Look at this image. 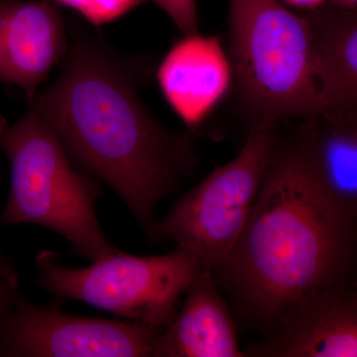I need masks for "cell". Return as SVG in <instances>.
<instances>
[{"label": "cell", "instance_id": "obj_1", "mask_svg": "<svg viewBox=\"0 0 357 357\" xmlns=\"http://www.w3.org/2000/svg\"><path fill=\"white\" fill-rule=\"evenodd\" d=\"M211 272L261 340L301 303L357 285V204L325 184L301 137L277 138L248 222Z\"/></svg>", "mask_w": 357, "mask_h": 357}, {"label": "cell", "instance_id": "obj_2", "mask_svg": "<svg viewBox=\"0 0 357 357\" xmlns=\"http://www.w3.org/2000/svg\"><path fill=\"white\" fill-rule=\"evenodd\" d=\"M98 41L74 42L62 74L28 100L84 173L103 181L156 243L155 211L197 165L191 138L149 114L119 59Z\"/></svg>", "mask_w": 357, "mask_h": 357}, {"label": "cell", "instance_id": "obj_3", "mask_svg": "<svg viewBox=\"0 0 357 357\" xmlns=\"http://www.w3.org/2000/svg\"><path fill=\"white\" fill-rule=\"evenodd\" d=\"M11 167V185L0 225H34L64 237L73 252L96 262L121 249L105 236L96 213L98 178L68 156L51 126L29 109L0 134Z\"/></svg>", "mask_w": 357, "mask_h": 357}, {"label": "cell", "instance_id": "obj_4", "mask_svg": "<svg viewBox=\"0 0 357 357\" xmlns=\"http://www.w3.org/2000/svg\"><path fill=\"white\" fill-rule=\"evenodd\" d=\"M230 60L255 121L321 114L316 32L282 0H229Z\"/></svg>", "mask_w": 357, "mask_h": 357}, {"label": "cell", "instance_id": "obj_5", "mask_svg": "<svg viewBox=\"0 0 357 357\" xmlns=\"http://www.w3.org/2000/svg\"><path fill=\"white\" fill-rule=\"evenodd\" d=\"M35 267L38 283L58 300L79 301L128 321L166 328L180 298L206 268L191 253L129 255L123 251L86 268L66 267L57 253L42 250Z\"/></svg>", "mask_w": 357, "mask_h": 357}, {"label": "cell", "instance_id": "obj_6", "mask_svg": "<svg viewBox=\"0 0 357 357\" xmlns=\"http://www.w3.org/2000/svg\"><path fill=\"white\" fill-rule=\"evenodd\" d=\"M275 122L255 121L239 153L215 169L158 220L156 243L170 241L213 270L227 257L259 194L277 136Z\"/></svg>", "mask_w": 357, "mask_h": 357}, {"label": "cell", "instance_id": "obj_7", "mask_svg": "<svg viewBox=\"0 0 357 357\" xmlns=\"http://www.w3.org/2000/svg\"><path fill=\"white\" fill-rule=\"evenodd\" d=\"M164 328L84 318L18 296L0 328V357H154Z\"/></svg>", "mask_w": 357, "mask_h": 357}, {"label": "cell", "instance_id": "obj_8", "mask_svg": "<svg viewBox=\"0 0 357 357\" xmlns=\"http://www.w3.org/2000/svg\"><path fill=\"white\" fill-rule=\"evenodd\" d=\"M246 357H357V285L305 301Z\"/></svg>", "mask_w": 357, "mask_h": 357}, {"label": "cell", "instance_id": "obj_9", "mask_svg": "<svg viewBox=\"0 0 357 357\" xmlns=\"http://www.w3.org/2000/svg\"><path fill=\"white\" fill-rule=\"evenodd\" d=\"M67 53L64 21L51 1L0 0V81L29 100Z\"/></svg>", "mask_w": 357, "mask_h": 357}, {"label": "cell", "instance_id": "obj_10", "mask_svg": "<svg viewBox=\"0 0 357 357\" xmlns=\"http://www.w3.org/2000/svg\"><path fill=\"white\" fill-rule=\"evenodd\" d=\"M157 79L174 112L185 126L196 129L229 95L234 72L218 37L198 32L174 45Z\"/></svg>", "mask_w": 357, "mask_h": 357}, {"label": "cell", "instance_id": "obj_11", "mask_svg": "<svg viewBox=\"0 0 357 357\" xmlns=\"http://www.w3.org/2000/svg\"><path fill=\"white\" fill-rule=\"evenodd\" d=\"M184 296L154 357H246L237 338L236 317L211 270H204Z\"/></svg>", "mask_w": 357, "mask_h": 357}, {"label": "cell", "instance_id": "obj_12", "mask_svg": "<svg viewBox=\"0 0 357 357\" xmlns=\"http://www.w3.org/2000/svg\"><path fill=\"white\" fill-rule=\"evenodd\" d=\"M321 115L357 112V11L331 6L312 11Z\"/></svg>", "mask_w": 357, "mask_h": 357}, {"label": "cell", "instance_id": "obj_13", "mask_svg": "<svg viewBox=\"0 0 357 357\" xmlns=\"http://www.w3.org/2000/svg\"><path fill=\"white\" fill-rule=\"evenodd\" d=\"M319 177L340 198L357 204V142L326 122L301 136Z\"/></svg>", "mask_w": 357, "mask_h": 357}, {"label": "cell", "instance_id": "obj_14", "mask_svg": "<svg viewBox=\"0 0 357 357\" xmlns=\"http://www.w3.org/2000/svg\"><path fill=\"white\" fill-rule=\"evenodd\" d=\"M54 1L74 9L93 25L100 26L117 20L147 0H54Z\"/></svg>", "mask_w": 357, "mask_h": 357}, {"label": "cell", "instance_id": "obj_15", "mask_svg": "<svg viewBox=\"0 0 357 357\" xmlns=\"http://www.w3.org/2000/svg\"><path fill=\"white\" fill-rule=\"evenodd\" d=\"M185 35L199 32L196 0H153Z\"/></svg>", "mask_w": 357, "mask_h": 357}, {"label": "cell", "instance_id": "obj_16", "mask_svg": "<svg viewBox=\"0 0 357 357\" xmlns=\"http://www.w3.org/2000/svg\"><path fill=\"white\" fill-rule=\"evenodd\" d=\"M20 295L17 272L8 258L0 252V328L13 311Z\"/></svg>", "mask_w": 357, "mask_h": 357}, {"label": "cell", "instance_id": "obj_17", "mask_svg": "<svg viewBox=\"0 0 357 357\" xmlns=\"http://www.w3.org/2000/svg\"><path fill=\"white\" fill-rule=\"evenodd\" d=\"M323 116L326 122L342 129L357 142V112H333Z\"/></svg>", "mask_w": 357, "mask_h": 357}, {"label": "cell", "instance_id": "obj_18", "mask_svg": "<svg viewBox=\"0 0 357 357\" xmlns=\"http://www.w3.org/2000/svg\"><path fill=\"white\" fill-rule=\"evenodd\" d=\"M284 3L303 10L314 11L325 6L328 0H282Z\"/></svg>", "mask_w": 357, "mask_h": 357}, {"label": "cell", "instance_id": "obj_19", "mask_svg": "<svg viewBox=\"0 0 357 357\" xmlns=\"http://www.w3.org/2000/svg\"><path fill=\"white\" fill-rule=\"evenodd\" d=\"M331 6L347 10L357 11V0H328Z\"/></svg>", "mask_w": 357, "mask_h": 357}, {"label": "cell", "instance_id": "obj_20", "mask_svg": "<svg viewBox=\"0 0 357 357\" xmlns=\"http://www.w3.org/2000/svg\"><path fill=\"white\" fill-rule=\"evenodd\" d=\"M7 126L6 121L4 119H2V117H0V134L2 133V131L4 130V128H6ZM1 178V177H0Z\"/></svg>", "mask_w": 357, "mask_h": 357}]
</instances>
